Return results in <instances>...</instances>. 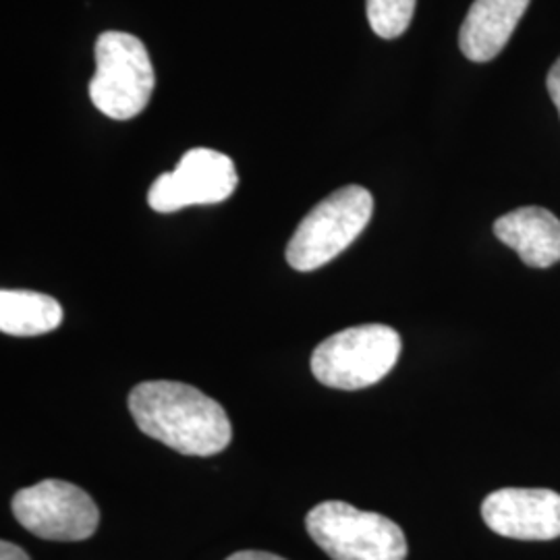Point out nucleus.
<instances>
[{"instance_id":"f257e3e1","label":"nucleus","mask_w":560,"mask_h":560,"mask_svg":"<svg viewBox=\"0 0 560 560\" xmlns=\"http://www.w3.org/2000/svg\"><path fill=\"white\" fill-rule=\"evenodd\" d=\"M129 411L145 436L187 457L219 455L233 439L221 402L183 382H141L129 395Z\"/></svg>"},{"instance_id":"20e7f679","label":"nucleus","mask_w":560,"mask_h":560,"mask_svg":"<svg viewBox=\"0 0 560 560\" xmlns=\"http://www.w3.org/2000/svg\"><path fill=\"white\" fill-rule=\"evenodd\" d=\"M305 527L332 560H405L409 546L395 521L342 501L314 506Z\"/></svg>"},{"instance_id":"9d476101","label":"nucleus","mask_w":560,"mask_h":560,"mask_svg":"<svg viewBox=\"0 0 560 560\" xmlns=\"http://www.w3.org/2000/svg\"><path fill=\"white\" fill-rule=\"evenodd\" d=\"M527 7L529 0H474L460 25V52L474 62L497 59Z\"/></svg>"},{"instance_id":"0eeeda50","label":"nucleus","mask_w":560,"mask_h":560,"mask_svg":"<svg viewBox=\"0 0 560 560\" xmlns=\"http://www.w3.org/2000/svg\"><path fill=\"white\" fill-rule=\"evenodd\" d=\"M235 162L210 148H194L183 154L171 173H162L148 191V203L161 214L179 212L189 206L221 203L237 189Z\"/></svg>"},{"instance_id":"423d86ee","label":"nucleus","mask_w":560,"mask_h":560,"mask_svg":"<svg viewBox=\"0 0 560 560\" xmlns=\"http://www.w3.org/2000/svg\"><path fill=\"white\" fill-rule=\"evenodd\" d=\"M11 509L30 534L48 541L88 540L101 523L96 502L71 481L44 480L23 488Z\"/></svg>"},{"instance_id":"39448f33","label":"nucleus","mask_w":560,"mask_h":560,"mask_svg":"<svg viewBox=\"0 0 560 560\" xmlns=\"http://www.w3.org/2000/svg\"><path fill=\"white\" fill-rule=\"evenodd\" d=\"M156 75L143 42L125 32H104L96 40V73L90 98L115 120L138 117L148 106Z\"/></svg>"},{"instance_id":"f8f14e48","label":"nucleus","mask_w":560,"mask_h":560,"mask_svg":"<svg viewBox=\"0 0 560 560\" xmlns=\"http://www.w3.org/2000/svg\"><path fill=\"white\" fill-rule=\"evenodd\" d=\"M368 21L376 36L395 40L402 36L413 20L416 0H365Z\"/></svg>"},{"instance_id":"f03ea898","label":"nucleus","mask_w":560,"mask_h":560,"mask_svg":"<svg viewBox=\"0 0 560 560\" xmlns=\"http://www.w3.org/2000/svg\"><path fill=\"white\" fill-rule=\"evenodd\" d=\"M399 332L384 324H363L322 340L312 353L316 381L337 390H361L381 382L399 361Z\"/></svg>"},{"instance_id":"6e6552de","label":"nucleus","mask_w":560,"mask_h":560,"mask_svg":"<svg viewBox=\"0 0 560 560\" xmlns=\"http://www.w3.org/2000/svg\"><path fill=\"white\" fill-rule=\"evenodd\" d=\"M481 520L502 538H560V494L546 488H502L481 502Z\"/></svg>"},{"instance_id":"2eb2a0df","label":"nucleus","mask_w":560,"mask_h":560,"mask_svg":"<svg viewBox=\"0 0 560 560\" xmlns=\"http://www.w3.org/2000/svg\"><path fill=\"white\" fill-rule=\"evenodd\" d=\"M226 560H284L277 557V555H270V552H258V550H243V552H235L231 555Z\"/></svg>"},{"instance_id":"4468645a","label":"nucleus","mask_w":560,"mask_h":560,"mask_svg":"<svg viewBox=\"0 0 560 560\" xmlns=\"http://www.w3.org/2000/svg\"><path fill=\"white\" fill-rule=\"evenodd\" d=\"M0 560H30L25 555V550H21L20 546L11 544V541H2L0 544Z\"/></svg>"},{"instance_id":"ddd939ff","label":"nucleus","mask_w":560,"mask_h":560,"mask_svg":"<svg viewBox=\"0 0 560 560\" xmlns=\"http://www.w3.org/2000/svg\"><path fill=\"white\" fill-rule=\"evenodd\" d=\"M546 88H548V94H550V98L555 102V106L559 108L560 115V57L552 65V69H550V73L546 78Z\"/></svg>"},{"instance_id":"9b49d317","label":"nucleus","mask_w":560,"mask_h":560,"mask_svg":"<svg viewBox=\"0 0 560 560\" xmlns=\"http://www.w3.org/2000/svg\"><path fill=\"white\" fill-rule=\"evenodd\" d=\"M62 322L59 301L36 291H0V330L11 337H40Z\"/></svg>"},{"instance_id":"1a4fd4ad","label":"nucleus","mask_w":560,"mask_h":560,"mask_svg":"<svg viewBox=\"0 0 560 560\" xmlns=\"http://www.w3.org/2000/svg\"><path fill=\"white\" fill-rule=\"evenodd\" d=\"M494 235L529 268H550L560 261V221L546 208L523 206L504 214L494 222Z\"/></svg>"},{"instance_id":"7ed1b4c3","label":"nucleus","mask_w":560,"mask_h":560,"mask_svg":"<svg viewBox=\"0 0 560 560\" xmlns=\"http://www.w3.org/2000/svg\"><path fill=\"white\" fill-rule=\"evenodd\" d=\"M372 214L374 198L365 187L332 191L300 222L287 245V264L298 272L318 270L360 237Z\"/></svg>"}]
</instances>
